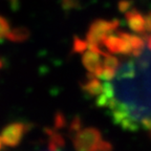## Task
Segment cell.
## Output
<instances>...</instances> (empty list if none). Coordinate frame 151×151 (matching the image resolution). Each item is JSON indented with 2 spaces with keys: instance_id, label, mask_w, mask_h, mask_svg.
<instances>
[{
  "instance_id": "1",
  "label": "cell",
  "mask_w": 151,
  "mask_h": 151,
  "mask_svg": "<svg viewBox=\"0 0 151 151\" xmlns=\"http://www.w3.org/2000/svg\"><path fill=\"white\" fill-rule=\"evenodd\" d=\"M70 137L76 151H99L103 141L101 131L96 127L81 129Z\"/></svg>"
},
{
  "instance_id": "2",
  "label": "cell",
  "mask_w": 151,
  "mask_h": 151,
  "mask_svg": "<svg viewBox=\"0 0 151 151\" xmlns=\"http://www.w3.org/2000/svg\"><path fill=\"white\" fill-rule=\"evenodd\" d=\"M120 25V21L116 19L113 20H104V19H97L94 20L89 26L87 34H86V40L88 44H98L100 45L103 42L104 38L112 34Z\"/></svg>"
},
{
  "instance_id": "3",
  "label": "cell",
  "mask_w": 151,
  "mask_h": 151,
  "mask_svg": "<svg viewBox=\"0 0 151 151\" xmlns=\"http://www.w3.org/2000/svg\"><path fill=\"white\" fill-rule=\"evenodd\" d=\"M32 124L25 122H14L6 125L1 131V139L5 146L17 147L21 143L25 133L32 128Z\"/></svg>"
},
{
  "instance_id": "4",
  "label": "cell",
  "mask_w": 151,
  "mask_h": 151,
  "mask_svg": "<svg viewBox=\"0 0 151 151\" xmlns=\"http://www.w3.org/2000/svg\"><path fill=\"white\" fill-rule=\"evenodd\" d=\"M111 112V118L114 124L120 126L124 130L127 131H137L139 128V124L133 116H131L129 112V109L125 104L116 102V105L111 109H109Z\"/></svg>"
},
{
  "instance_id": "5",
  "label": "cell",
  "mask_w": 151,
  "mask_h": 151,
  "mask_svg": "<svg viewBox=\"0 0 151 151\" xmlns=\"http://www.w3.org/2000/svg\"><path fill=\"white\" fill-rule=\"evenodd\" d=\"M102 44L106 47L109 54H120V55H132V46L130 42L120 35L109 34L104 38Z\"/></svg>"
},
{
  "instance_id": "6",
  "label": "cell",
  "mask_w": 151,
  "mask_h": 151,
  "mask_svg": "<svg viewBox=\"0 0 151 151\" xmlns=\"http://www.w3.org/2000/svg\"><path fill=\"white\" fill-rule=\"evenodd\" d=\"M125 20L132 32H134L139 35H145L146 34L145 16H143V14L139 11H137V9L132 7L128 12H126Z\"/></svg>"
},
{
  "instance_id": "7",
  "label": "cell",
  "mask_w": 151,
  "mask_h": 151,
  "mask_svg": "<svg viewBox=\"0 0 151 151\" xmlns=\"http://www.w3.org/2000/svg\"><path fill=\"white\" fill-rule=\"evenodd\" d=\"M116 100L114 98V89L113 86L109 81H105L103 84V91L99 94L96 100V105L100 108L111 109L116 103Z\"/></svg>"
},
{
  "instance_id": "8",
  "label": "cell",
  "mask_w": 151,
  "mask_h": 151,
  "mask_svg": "<svg viewBox=\"0 0 151 151\" xmlns=\"http://www.w3.org/2000/svg\"><path fill=\"white\" fill-rule=\"evenodd\" d=\"M102 55L99 52H94L92 50H86L82 54V64L84 67L87 69L88 73H91L96 75L98 70L103 66V62H102Z\"/></svg>"
},
{
  "instance_id": "9",
  "label": "cell",
  "mask_w": 151,
  "mask_h": 151,
  "mask_svg": "<svg viewBox=\"0 0 151 151\" xmlns=\"http://www.w3.org/2000/svg\"><path fill=\"white\" fill-rule=\"evenodd\" d=\"M83 92L89 97H98L103 91V84L101 83L100 79L91 73H88L87 80L81 84Z\"/></svg>"
},
{
  "instance_id": "10",
  "label": "cell",
  "mask_w": 151,
  "mask_h": 151,
  "mask_svg": "<svg viewBox=\"0 0 151 151\" xmlns=\"http://www.w3.org/2000/svg\"><path fill=\"white\" fill-rule=\"evenodd\" d=\"M45 133L48 137V148L50 151H59L65 146V139L57 131V129H50V128H45Z\"/></svg>"
},
{
  "instance_id": "11",
  "label": "cell",
  "mask_w": 151,
  "mask_h": 151,
  "mask_svg": "<svg viewBox=\"0 0 151 151\" xmlns=\"http://www.w3.org/2000/svg\"><path fill=\"white\" fill-rule=\"evenodd\" d=\"M118 34L121 37H123L124 39H126V40H128L130 42V44L132 46V56L139 57L143 52L145 47V41L141 37H139L137 35H132V34L129 33H125V32H120Z\"/></svg>"
},
{
  "instance_id": "12",
  "label": "cell",
  "mask_w": 151,
  "mask_h": 151,
  "mask_svg": "<svg viewBox=\"0 0 151 151\" xmlns=\"http://www.w3.org/2000/svg\"><path fill=\"white\" fill-rule=\"evenodd\" d=\"M31 36V32L27 27L24 26H18V27L13 28L12 31H9L7 34L6 38L7 40L14 43H22L25 42Z\"/></svg>"
},
{
  "instance_id": "13",
  "label": "cell",
  "mask_w": 151,
  "mask_h": 151,
  "mask_svg": "<svg viewBox=\"0 0 151 151\" xmlns=\"http://www.w3.org/2000/svg\"><path fill=\"white\" fill-rule=\"evenodd\" d=\"M86 50H88V42L87 40L84 41L79 37H73V52H80L83 54Z\"/></svg>"
},
{
  "instance_id": "14",
  "label": "cell",
  "mask_w": 151,
  "mask_h": 151,
  "mask_svg": "<svg viewBox=\"0 0 151 151\" xmlns=\"http://www.w3.org/2000/svg\"><path fill=\"white\" fill-rule=\"evenodd\" d=\"M119 65H120V61L116 57L112 56L110 54H107L106 56H104V61L103 66L104 67H110L113 69H118Z\"/></svg>"
},
{
  "instance_id": "15",
  "label": "cell",
  "mask_w": 151,
  "mask_h": 151,
  "mask_svg": "<svg viewBox=\"0 0 151 151\" xmlns=\"http://www.w3.org/2000/svg\"><path fill=\"white\" fill-rule=\"evenodd\" d=\"M119 75L122 78H133L135 75V69H134V66H133V63L132 62H128L126 65L123 66Z\"/></svg>"
},
{
  "instance_id": "16",
  "label": "cell",
  "mask_w": 151,
  "mask_h": 151,
  "mask_svg": "<svg viewBox=\"0 0 151 151\" xmlns=\"http://www.w3.org/2000/svg\"><path fill=\"white\" fill-rule=\"evenodd\" d=\"M81 129H82V121H81L80 116H77L73 119V121H71L70 124H69L68 130H69V134H70V137H73L75 133H77V132Z\"/></svg>"
},
{
  "instance_id": "17",
  "label": "cell",
  "mask_w": 151,
  "mask_h": 151,
  "mask_svg": "<svg viewBox=\"0 0 151 151\" xmlns=\"http://www.w3.org/2000/svg\"><path fill=\"white\" fill-rule=\"evenodd\" d=\"M9 32V22L5 17L0 15V41L7 36Z\"/></svg>"
},
{
  "instance_id": "18",
  "label": "cell",
  "mask_w": 151,
  "mask_h": 151,
  "mask_svg": "<svg viewBox=\"0 0 151 151\" xmlns=\"http://www.w3.org/2000/svg\"><path fill=\"white\" fill-rule=\"evenodd\" d=\"M66 124H67V121H66V118L61 111H57L56 116H55V129H61V128L65 127Z\"/></svg>"
},
{
  "instance_id": "19",
  "label": "cell",
  "mask_w": 151,
  "mask_h": 151,
  "mask_svg": "<svg viewBox=\"0 0 151 151\" xmlns=\"http://www.w3.org/2000/svg\"><path fill=\"white\" fill-rule=\"evenodd\" d=\"M118 7L121 13H126L132 9V1L131 0H121L118 3Z\"/></svg>"
},
{
  "instance_id": "20",
  "label": "cell",
  "mask_w": 151,
  "mask_h": 151,
  "mask_svg": "<svg viewBox=\"0 0 151 151\" xmlns=\"http://www.w3.org/2000/svg\"><path fill=\"white\" fill-rule=\"evenodd\" d=\"M112 150H113V146L110 142L103 139L102 143H101V145H100L99 151H112Z\"/></svg>"
},
{
  "instance_id": "21",
  "label": "cell",
  "mask_w": 151,
  "mask_h": 151,
  "mask_svg": "<svg viewBox=\"0 0 151 151\" xmlns=\"http://www.w3.org/2000/svg\"><path fill=\"white\" fill-rule=\"evenodd\" d=\"M142 127L146 130H151V118H143L141 120Z\"/></svg>"
},
{
  "instance_id": "22",
  "label": "cell",
  "mask_w": 151,
  "mask_h": 151,
  "mask_svg": "<svg viewBox=\"0 0 151 151\" xmlns=\"http://www.w3.org/2000/svg\"><path fill=\"white\" fill-rule=\"evenodd\" d=\"M145 27H146V33H151V12L145 16Z\"/></svg>"
},
{
  "instance_id": "23",
  "label": "cell",
  "mask_w": 151,
  "mask_h": 151,
  "mask_svg": "<svg viewBox=\"0 0 151 151\" xmlns=\"http://www.w3.org/2000/svg\"><path fill=\"white\" fill-rule=\"evenodd\" d=\"M62 3H63L64 9H68L75 7V5H76L75 0H63V1H62Z\"/></svg>"
},
{
  "instance_id": "24",
  "label": "cell",
  "mask_w": 151,
  "mask_h": 151,
  "mask_svg": "<svg viewBox=\"0 0 151 151\" xmlns=\"http://www.w3.org/2000/svg\"><path fill=\"white\" fill-rule=\"evenodd\" d=\"M9 3V5H11V7H12L14 11H16V9H18L19 7V1L20 0H7Z\"/></svg>"
},
{
  "instance_id": "25",
  "label": "cell",
  "mask_w": 151,
  "mask_h": 151,
  "mask_svg": "<svg viewBox=\"0 0 151 151\" xmlns=\"http://www.w3.org/2000/svg\"><path fill=\"white\" fill-rule=\"evenodd\" d=\"M146 42H147V46H148V48L150 50V52H151V34L149 36H147Z\"/></svg>"
},
{
  "instance_id": "26",
  "label": "cell",
  "mask_w": 151,
  "mask_h": 151,
  "mask_svg": "<svg viewBox=\"0 0 151 151\" xmlns=\"http://www.w3.org/2000/svg\"><path fill=\"white\" fill-rule=\"evenodd\" d=\"M2 139H1V137H0V151H1V149H2Z\"/></svg>"
},
{
  "instance_id": "27",
  "label": "cell",
  "mask_w": 151,
  "mask_h": 151,
  "mask_svg": "<svg viewBox=\"0 0 151 151\" xmlns=\"http://www.w3.org/2000/svg\"><path fill=\"white\" fill-rule=\"evenodd\" d=\"M2 67H3V62H2V60L0 59V69L2 68Z\"/></svg>"
},
{
  "instance_id": "28",
  "label": "cell",
  "mask_w": 151,
  "mask_h": 151,
  "mask_svg": "<svg viewBox=\"0 0 151 151\" xmlns=\"http://www.w3.org/2000/svg\"><path fill=\"white\" fill-rule=\"evenodd\" d=\"M149 131H150V133H149V134H150V137H151V130H149Z\"/></svg>"
}]
</instances>
